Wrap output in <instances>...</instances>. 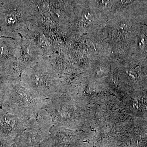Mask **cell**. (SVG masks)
I'll return each mask as SVG.
<instances>
[{"instance_id":"3957f363","label":"cell","mask_w":147,"mask_h":147,"mask_svg":"<svg viewBox=\"0 0 147 147\" xmlns=\"http://www.w3.org/2000/svg\"><path fill=\"white\" fill-rule=\"evenodd\" d=\"M54 125L51 117L44 108L28 120L26 128L15 140L17 147H39L50 134Z\"/></svg>"},{"instance_id":"277c9868","label":"cell","mask_w":147,"mask_h":147,"mask_svg":"<svg viewBox=\"0 0 147 147\" xmlns=\"http://www.w3.org/2000/svg\"><path fill=\"white\" fill-rule=\"evenodd\" d=\"M45 57L33 38H23L19 41L16 67L21 74L24 69L34 65Z\"/></svg>"},{"instance_id":"5b68a950","label":"cell","mask_w":147,"mask_h":147,"mask_svg":"<svg viewBox=\"0 0 147 147\" xmlns=\"http://www.w3.org/2000/svg\"><path fill=\"white\" fill-rule=\"evenodd\" d=\"M27 121L0 110V139L15 141L26 128Z\"/></svg>"},{"instance_id":"7a4b0ae2","label":"cell","mask_w":147,"mask_h":147,"mask_svg":"<svg viewBox=\"0 0 147 147\" xmlns=\"http://www.w3.org/2000/svg\"><path fill=\"white\" fill-rule=\"evenodd\" d=\"M47 100L24 86L19 79L13 85L2 105L5 112L28 120L45 107Z\"/></svg>"},{"instance_id":"6da1fadb","label":"cell","mask_w":147,"mask_h":147,"mask_svg":"<svg viewBox=\"0 0 147 147\" xmlns=\"http://www.w3.org/2000/svg\"><path fill=\"white\" fill-rule=\"evenodd\" d=\"M20 80L24 86L47 100L61 92L60 77L51 65L49 57H44L24 69L20 74Z\"/></svg>"}]
</instances>
